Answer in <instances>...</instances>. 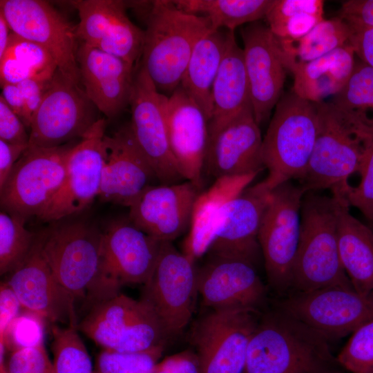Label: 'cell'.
Masks as SVG:
<instances>
[{
    "mask_svg": "<svg viewBox=\"0 0 373 373\" xmlns=\"http://www.w3.org/2000/svg\"><path fill=\"white\" fill-rule=\"evenodd\" d=\"M328 340L280 307L258 320L244 373H321L339 365Z\"/></svg>",
    "mask_w": 373,
    "mask_h": 373,
    "instance_id": "obj_1",
    "label": "cell"
},
{
    "mask_svg": "<svg viewBox=\"0 0 373 373\" xmlns=\"http://www.w3.org/2000/svg\"><path fill=\"white\" fill-rule=\"evenodd\" d=\"M318 126L313 153L298 180L306 193L331 189L344 195L348 179L360 173L373 129L332 102L316 103Z\"/></svg>",
    "mask_w": 373,
    "mask_h": 373,
    "instance_id": "obj_2",
    "label": "cell"
},
{
    "mask_svg": "<svg viewBox=\"0 0 373 373\" xmlns=\"http://www.w3.org/2000/svg\"><path fill=\"white\" fill-rule=\"evenodd\" d=\"M211 31L206 17L187 13L173 1H152L141 66L160 92L170 95L180 86L195 45Z\"/></svg>",
    "mask_w": 373,
    "mask_h": 373,
    "instance_id": "obj_3",
    "label": "cell"
},
{
    "mask_svg": "<svg viewBox=\"0 0 373 373\" xmlns=\"http://www.w3.org/2000/svg\"><path fill=\"white\" fill-rule=\"evenodd\" d=\"M339 199L306 193L300 209V233L291 288L311 291L331 286L353 288L338 246Z\"/></svg>",
    "mask_w": 373,
    "mask_h": 373,
    "instance_id": "obj_4",
    "label": "cell"
},
{
    "mask_svg": "<svg viewBox=\"0 0 373 373\" xmlns=\"http://www.w3.org/2000/svg\"><path fill=\"white\" fill-rule=\"evenodd\" d=\"M42 234V254L57 280L76 302L84 300L93 307L117 296L103 276L102 231L86 222L74 221Z\"/></svg>",
    "mask_w": 373,
    "mask_h": 373,
    "instance_id": "obj_5",
    "label": "cell"
},
{
    "mask_svg": "<svg viewBox=\"0 0 373 373\" xmlns=\"http://www.w3.org/2000/svg\"><path fill=\"white\" fill-rule=\"evenodd\" d=\"M318 126L316 103L293 91L281 96L262 140V160L268 174L260 184L271 191L299 180L314 148Z\"/></svg>",
    "mask_w": 373,
    "mask_h": 373,
    "instance_id": "obj_6",
    "label": "cell"
},
{
    "mask_svg": "<svg viewBox=\"0 0 373 373\" xmlns=\"http://www.w3.org/2000/svg\"><path fill=\"white\" fill-rule=\"evenodd\" d=\"M104 349L142 352L163 347L168 336L153 310L122 294L96 304L78 325Z\"/></svg>",
    "mask_w": 373,
    "mask_h": 373,
    "instance_id": "obj_7",
    "label": "cell"
},
{
    "mask_svg": "<svg viewBox=\"0 0 373 373\" xmlns=\"http://www.w3.org/2000/svg\"><path fill=\"white\" fill-rule=\"evenodd\" d=\"M70 143L53 148L28 146L0 188L2 211L25 221L38 216L60 188Z\"/></svg>",
    "mask_w": 373,
    "mask_h": 373,
    "instance_id": "obj_8",
    "label": "cell"
},
{
    "mask_svg": "<svg viewBox=\"0 0 373 373\" xmlns=\"http://www.w3.org/2000/svg\"><path fill=\"white\" fill-rule=\"evenodd\" d=\"M305 192L286 182L273 189L259 228L258 240L268 282L279 293L291 288V273L300 233V209Z\"/></svg>",
    "mask_w": 373,
    "mask_h": 373,
    "instance_id": "obj_9",
    "label": "cell"
},
{
    "mask_svg": "<svg viewBox=\"0 0 373 373\" xmlns=\"http://www.w3.org/2000/svg\"><path fill=\"white\" fill-rule=\"evenodd\" d=\"M194 258L162 241L153 271L143 285L140 300L161 321L169 336L180 334L189 323L198 292Z\"/></svg>",
    "mask_w": 373,
    "mask_h": 373,
    "instance_id": "obj_10",
    "label": "cell"
},
{
    "mask_svg": "<svg viewBox=\"0 0 373 373\" xmlns=\"http://www.w3.org/2000/svg\"><path fill=\"white\" fill-rule=\"evenodd\" d=\"M278 307L329 341L352 334L373 320V291L363 295L341 286L295 291Z\"/></svg>",
    "mask_w": 373,
    "mask_h": 373,
    "instance_id": "obj_11",
    "label": "cell"
},
{
    "mask_svg": "<svg viewBox=\"0 0 373 373\" xmlns=\"http://www.w3.org/2000/svg\"><path fill=\"white\" fill-rule=\"evenodd\" d=\"M107 121L98 119L71 147L64 181L37 216L43 222L58 221L77 214L98 198L104 161Z\"/></svg>",
    "mask_w": 373,
    "mask_h": 373,
    "instance_id": "obj_12",
    "label": "cell"
},
{
    "mask_svg": "<svg viewBox=\"0 0 373 373\" xmlns=\"http://www.w3.org/2000/svg\"><path fill=\"white\" fill-rule=\"evenodd\" d=\"M168 98L157 89L140 66L133 77L129 125L137 145L162 184H176L184 179L170 146Z\"/></svg>",
    "mask_w": 373,
    "mask_h": 373,
    "instance_id": "obj_13",
    "label": "cell"
},
{
    "mask_svg": "<svg viewBox=\"0 0 373 373\" xmlns=\"http://www.w3.org/2000/svg\"><path fill=\"white\" fill-rule=\"evenodd\" d=\"M0 12L12 32L44 48L55 61L57 70L79 85L76 27L45 1L1 0Z\"/></svg>",
    "mask_w": 373,
    "mask_h": 373,
    "instance_id": "obj_14",
    "label": "cell"
},
{
    "mask_svg": "<svg viewBox=\"0 0 373 373\" xmlns=\"http://www.w3.org/2000/svg\"><path fill=\"white\" fill-rule=\"evenodd\" d=\"M93 106L79 85L57 70L32 117L29 145L53 148L80 139L98 119Z\"/></svg>",
    "mask_w": 373,
    "mask_h": 373,
    "instance_id": "obj_15",
    "label": "cell"
},
{
    "mask_svg": "<svg viewBox=\"0 0 373 373\" xmlns=\"http://www.w3.org/2000/svg\"><path fill=\"white\" fill-rule=\"evenodd\" d=\"M256 312L216 309L203 317L194 333L200 373H244L249 343L258 322Z\"/></svg>",
    "mask_w": 373,
    "mask_h": 373,
    "instance_id": "obj_16",
    "label": "cell"
},
{
    "mask_svg": "<svg viewBox=\"0 0 373 373\" xmlns=\"http://www.w3.org/2000/svg\"><path fill=\"white\" fill-rule=\"evenodd\" d=\"M160 241L128 220L111 222L103 231L102 271L115 294L124 285L144 284L158 258Z\"/></svg>",
    "mask_w": 373,
    "mask_h": 373,
    "instance_id": "obj_17",
    "label": "cell"
},
{
    "mask_svg": "<svg viewBox=\"0 0 373 373\" xmlns=\"http://www.w3.org/2000/svg\"><path fill=\"white\" fill-rule=\"evenodd\" d=\"M42 233L24 262L6 281L17 295L21 307L52 323L77 329L76 301L57 280L41 251Z\"/></svg>",
    "mask_w": 373,
    "mask_h": 373,
    "instance_id": "obj_18",
    "label": "cell"
},
{
    "mask_svg": "<svg viewBox=\"0 0 373 373\" xmlns=\"http://www.w3.org/2000/svg\"><path fill=\"white\" fill-rule=\"evenodd\" d=\"M79 22L76 35L85 43L133 66L142 56L144 30L128 17L126 4L119 0L72 1Z\"/></svg>",
    "mask_w": 373,
    "mask_h": 373,
    "instance_id": "obj_19",
    "label": "cell"
},
{
    "mask_svg": "<svg viewBox=\"0 0 373 373\" xmlns=\"http://www.w3.org/2000/svg\"><path fill=\"white\" fill-rule=\"evenodd\" d=\"M104 161L98 198L129 207L157 180L150 163L137 145L130 125L104 136Z\"/></svg>",
    "mask_w": 373,
    "mask_h": 373,
    "instance_id": "obj_20",
    "label": "cell"
},
{
    "mask_svg": "<svg viewBox=\"0 0 373 373\" xmlns=\"http://www.w3.org/2000/svg\"><path fill=\"white\" fill-rule=\"evenodd\" d=\"M241 35L253 113L260 126L269 119L280 99L287 70L267 25L259 21L249 23Z\"/></svg>",
    "mask_w": 373,
    "mask_h": 373,
    "instance_id": "obj_21",
    "label": "cell"
},
{
    "mask_svg": "<svg viewBox=\"0 0 373 373\" xmlns=\"http://www.w3.org/2000/svg\"><path fill=\"white\" fill-rule=\"evenodd\" d=\"M199 190L189 181L151 185L128 207V220L148 235L172 242L190 227Z\"/></svg>",
    "mask_w": 373,
    "mask_h": 373,
    "instance_id": "obj_22",
    "label": "cell"
},
{
    "mask_svg": "<svg viewBox=\"0 0 373 373\" xmlns=\"http://www.w3.org/2000/svg\"><path fill=\"white\" fill-rule=\"evenodd\" d=\"M197 286L204 305L213 309L257 311L266 298L254 264L239 258L211 256L198 270Z\"/></svg>",
    "mask_w": 373,
    "mask_h": 373,
    "instance_id": "obj_23",
    "label": "cell"
},
{
    "mask_svg": "<svg viewBox=\"0 0 373 373\" xmlns=\"http://www.w3.org/2000/svg\"><path fill=\"white\" fill-rule=\"evenodd\" d=\"M262 140L250 106L209 141L204 171L215 180L227 176L258 175L265 169Z\"/></svg>",
    "mask_w": 373,
    "mask_h": 373,
    "instance_id": "obj_24",
    "label": "cell"
},
{
    "mask_svg": "<svg viewBox=\"0 0 373 373\" xmlns=\"http://www.w3.org/2000/svg\"><path fill=\"white\" fill-rule=\"evenodd\" d=\"M271 192L258 182L229 201L207 251L211 256L239 258L255 263L260 249L259 228Z\"/></svg>",
    "mask_w": 373,
    "mask_h": 373,
    "instance_id": "obj_25",
    "label": "cell"
},
{
    "mask_svg": "<svg viewBox=\"0 0 373 373\" xmlns=\"http://www.w3.org/2000/svg\"><path fill=\"white\" fill-rule=\"evenodd\" d=\"M168 97L167 126L171 151L184 180L200 189L209 144L207 118L180 86Z\"/></svg>",
    "mask_w": 373,
    "mask_h": 373,
    "instance_id": "obj_26",
    "label": "cell"
},
{
    "mask_svg": "<svg viewBox=\"0 0 373 373\" xmlns=\"http://www.w3.org/2000/svg\"><path fill=\"white\" fill-rule=\"evenodd\" d=\"M77 60L84 92L108 119L129 105L134 77L132 65L83 42L79 44Z\"/></svg>",
    "mask_w": 373,
    "mask_h": 373,
    "instance_id": "obj_27",
    "label": "cell"
},
{
    "mask_svg": "<svg viewBox=\"0 0 373 373\" xmlns=\"http://www.w3.org/2000/svg\"><path fill=\"white\" fill-rule=\"evenodd\" d=\"M212 113L208 122L209 141L245 109L252 106L243 50L230 31L225 54L212 91Z\"/></svg>",
    "mask_w": 373,
    "mask_h": 373,
    "instance_id": "obj_28",
    "label": "cell"
},
{
    "mask_svg": "<svg viewBox=\"0 0 373 373\" xmlns=\"http://www.w3.org/2000/svg\"><path fill=\"white\" fill-rule=\"evenodd\" d=\"M257 175L220 178L207 191L200 193L193 206L184 253L195 259L208 251L227 204L248 187Z\"/></svg>",
    "mask_w": 373,
    "mask_h": 373,
    "instance_id": "obj_29",
    "label": "cell"
},
{
    "mask_svg": "<svg viewBox=\"0 0 373 373\" xmlns=\"http://www.w3.org/2000/svg\"><path fill=\"white\" fill-rule=\"evenodd\" d=\"M338 246L343 267L353 288L367 295L373 291V230L350 212V205L338 193Z\"/></svg>",
    "mask_w": 373,
    "mask_h": 373,
    "instance_id": "obj_30",
    "label": "cell"
},
{
    "mask_svg": "<svg viewBox=\"0 0 373 373\" xmlns=\"http://www.w3.org/2000/svg\"><path fill=\"white\" fill-rule=\"evenodd\" d=\"M355 53L346 44L309 62L292 68L293 92L314 102H325L334 97L348 82L355 66Z\"/></svg>",
    "mask_w": 373,
    "mask_h": 373,
    "instance_id": "obj_31",
    "label": "cell"
},
{
    "mask_svg": "<svg viewBox=\"0 0 373 373\" xmlns=\"http://www.w3.org/2000/svg\"><path fill=\"white\" fill-rule=\"evenodd\" d=\"M230 30H213L195 45L180 86L205 114L212 113L211 91L227 47Z\"/></svg>",
    "mask_w": 373,
    "mask_h": 373,
    "instance_id": "obj_32",
    "label": "cell"
},
{
    "mask_svg": "<svg viewBox=\"0 0 373 373\" xmlns=\"http://www.w3.org/2000/svg\"><path fill=\"white\" fill-rule=\"evenodd\" d=\"M348 25L341 18L323 19L304 36L295 39L276 38L280 59L287 71L318 59L346 44Z\"/></svg>",
    "mask_w": 373,
    "mask_h": 373,
    "instance_id": "obj_33",
    "label": "cell"
},
{
    "mask_svg": "<svg viewBox=\"0 0 373 373\" xmlns=\"http://www.w3.org/2000/svg\"><path fill=\"white\" fill-rule=\"evenodd\" d=\"M57 70L55 61L44 48L12 32L0 57L1 86L29 79L49 82Z\"/></svg>",
    "mask_w": 373,
    "mask_h": 373,
    "instance_id": "obj_34",
    "label": "cell"
},
{
    "mask_svg": "<svg viewBox=\"0 0 373 373\" xmlns=\"http://www.w3.org/2000/svg\"><path fill=\"white\" fill-rule=\"evenodd\" d=\"M182 10L206 17L213 30L230 31L265 18L276 0H175Z\"/></svg>",
    "mask_w": 373,
    "mask_h": 373,
    "instance_id": "obj_35",
    "label": "cell"
},
{
    "mask_svg": "<svg viewBox=\"0 0 373 373\" xmlns=\"http://www.w3.org/2000/svg\"><path fill=\"white\" fill-rule=\"evenodd\" d=\"M323 6L322 0H276L265 19L276 38L295 39L324 19Z\"/></svg>",
    "mask_w": 373,
    "mask_h": 373,
    "instance_id": "obj_36",
    "label": "cell"
},
{
    "mask_svg": "<svg viewBox=\"0 0 373 373\" xmlns=\"http://www.w3.org/2000/svg\"><path fill=\"white\" fill-rule=\"evenodd\" d=\"M331 102L373 129V68L356 63L348 82Z\"/></svg>",
    "mask_w": 373,
    "mask_h": 373,
    "instance_id": "obj_37",
    "label": "cell"
},
{
    "mask_svg": "<svg viewBox=\"0 0 373 373\" xmlns=\"http://www.w3.org/2000/svg\"><path fill=\"white\" fill-rule=\"evenodd\" d=\"M26 221L4 211L0 212V274L16 270L28 256L36 238L25 227Z\"/></svg>",
    "mask_w": 373,
    "mask_h": 373,
    "instance_id": "obj_38",
    "label": "cell"
},
{
    "mask_svg": "<svg viewBox=\"0 0 373 373\" xmlns=\"http://www.w3.org/2000/svg\"><path fill=\"white\" fill-rule=\"evenodd\" d=\"M52 334L55 373H93L90 358L77 328L55 325Z\"/></svg>",
    "mask_w": 373,
    "mask_h": 373,
    "instance_id": "obj_39",
    "label": "cell"
},
{
    "mask_svg": "<svg viewBox=\"0 0 373 373\" xmlns=\"http://www.w3.org/2000/svg\"><path fill=\"white\" fill-rule=\"evenodd\" d=\"M163 347L142 352H118L106 350L97 359L98 373H153Z\"/></svg>",
    "mask_w": 373,
    "mask_h": 373,
    "instance_id": "obj_40",
    "label": "cell"
},
{
    "mask_svg": "<svg viewBox=\"0 0 373 373\" xmlns=\"http://www.w3.org/2000/svg\"><path fill=\"white\" fill-rule=\"evenodd\" d=\"M336 359L351 373H373V320L352 334Z\"/></svg>",
    "mask_w": 373,
    "mask_h": 373,
    "instance_id": "obj_41",
    "label": "cell"
},
{
    "mask_svg": "<svg viewBox=\"0 0 373 373\" xmlns=\"http://www.w3.org/2000/svg\"><path fill=\"white\" fill-rule=\"evenodd\" d=\"M44 320L40 316L25 310L11 321L0 343L12 352L44 345Z\"/></svg>",
    "mask_w": 373,
    "mask_h": 373,
    "instance_id": "obj_42",
    "label": "cell"
},
{
    "mask_svg": "<svg viewBox=\"0 0 373 373\" xmlns=\"http://www.w3.org/2000/svg\"><path fill=\"white\" fill-rule=\"evenodd\" d=\"M356 186H350L343 197L350 206L358 209L368 222H373V133L370 135Z\"/></svg>",
    "mask_w": 373,
    "mask_h": 373,
    "instance_id": "obj_43",
    "label": "cell"
},
{
    "mask_svg": "<svg viewBox=\"0 0 373 373\" xmlns=\"http://www.w3.org/2000/svg\"><path fill=\"white\" fill-rule=\"evenodd\" d=\"M5 367L7 373H55L44 345L12 351Z\"/></svg>",
    "mask_w": 373,
    "mask_h": 373,
    "instance_id": "obj_44",
    "label": "cell"
},
{
    "mask_svg": "<svg viewBox=\"0 0 373 373\" xmlns=\"http://www.w3.org/2000/svg\"><path fill=\"white\" fill-rule=\"evenodd\" d=\"M19 116L0 96V140L18 145H29L30 136Z\"/></svg>",
    "mask_w": 373,
    "mask_h": 373,
    "instance_id": "obj_45",
    "label": "cell"
},
{
    "mask_svg": "<svg viewBox=\"0 0 373 373\" xmlns=\"http://www.w3.org/2000/svg\"><path fill=\"white\" fill-rule=\"evenodd\" d=\"M347 24L350 28L347 43L362 62L373 68V27Z\"/></svg>",
    "mask_w": 373,
    "mask_h": 373,
    "instance_id": "obj_46",
    "label": "cell"
},
{
    "mask_svg": "<svg viewBox=\"0 0 373 373\" xmlns=\"http://www.w3.org/2000/svg\"><path fill=\"white\" fill-rule=\"evenodd\" d=\"M339 18L348 24L373 27V0H349L343 2Z\"/></svg>",
    "mask_w": 373,
    "mask_h": 373,
    "instance_id": "obj_47",
    "label": "cell"
},
{
    "mask_svg": "<svg viewBox=\"0 0 373 373\" xmlns=\"http://www.w3.org/2000/svg\"><path fill=\"white\" fill-rule=\"evenodd\" d=\"M153 373H200L198 354L185 351L157 363Z\"/></svg>",
    "mask_w": 373,
    "mask_h": 373,
    "instance_id": "obj_48",
    "label": "cell"
},
{
    "mask_svg": "<svg viewBox=\"0 0 373 373\" xmlns=\"http://www.w3.org/2000/svg\"><path fill=\"white\" fill-rule=\"evenodd\" d=\"M50 82L29 79L17 84L25 106L26 127L29 128L33 114L41 104Z\"/></svg>",
    "mask_w": 373,
    "mask_h": 373,
    "instance_id": "obj_49",
    "label": "cell"
},
{
    "mask_svg": "<svg viewBox=\"0 0 373 373\" xmlns=\"http://www.w3.org/2000/svg\"><path fill=\"white\" fill-rule=\"evenodd\" d=\"M21 303L7 282H1L0 287V341L11 321L19 314Z\"/></svg>",
    "mask_w": 373,
    "mask_h": 373,
    "instance_id": "obj_50",
    "label": "cell"
},
{
    "mask_svg": "<svg viewBox=\"0 0 373 373\" xmlns=\"http://www.w3.org/2000/svg\"><path fill=\"white\" fill-rule=\"evenodd\" d=\"M28 146L10 144L0 140V188Z\"/></svg>",
    "mask_w": 373,
    "mask_h": 373,
    "instance_id": "obj_51",
    "label": "cell"
},
{
    "mask_svg": "<svg viewBox=\"0 0 373 373\" xmlns=\"http://www.w3.org/2000/svg\"><path fill=\"white\" fill-rule=\"evenodd\" d=\"M12 30L4 15L0 12V57H1L8 44Z\"/></svg>",
    "mask_w": 373,
    "mask_h": 373,
    "instance_id": "obj_52",
    "label": "cell"
},
{
    "mask_svg": "<svg viewBox=\"0 0 373 373\" xmlns=\"http://www.w3.org/2000/svg\"><path fill=\"white\" fill-rule=\"evenodd\" d=\"M321 373H342V372H341V371L340 370H338V367H336V368H334V369H331V370L324 371V372H321Z\"/></svg>",
    "mask_w": 373,
    "mask_h": 373,
    "instance_id": "obj_53",
    "label": "cell"
},
{
    "mask_svg": "<svg viewBox=\"0 0 373 373\" xmlns=\"http://www.w3.org/2000/svg\"><path fill=\"white\" fill-rule=\"evenodd\" d=\"M0 373H7L4 364L0 365Z\"/></svg>",
    "mask_w": 373,
    "mask_h": 373,
    "instance_id": "obj_54",
    "label": "cell"
},
{
    "mask_svg": "<svg viewBox=\"0 0 373 373\" xmlns=\"http://www.w3.org/2000/svg\"><path fill=\"white\" fill-rule=\"evenodd\" d=\"M369 226L373 230V223L368 222Z\"/></svg>",
    "mask_w": 373,
    "mask_h": 373,
    "instance_id": "obj_55",
    "label": "cell"
},
{
    "mask_svg": "<svg viewBox=\"0 0 373 373\" xmlns=\"http://www.w3.org/2000/svg\"><path fill=\"white\" fill-rule=\"evenodd\" d=\"M371 223H373V222H370Z\"/></svg>",
    "mask_w": 373,
    "mask_h": 373,
    "instance_id": "obj_56",
    "label": "cell"
}]
</instances>
